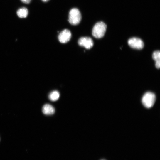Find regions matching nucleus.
Instances as JSON below:
<instances>
[{"instance_id": "nucleus-1", "label": "nucleus", "mask_w": 160, "mask_h": 160, "mask_svg": "<svg viewBox=\"0 0 160 160\" xmlns=\"http://www.w3.org/2000/svg\"><path fill=\"white\" fill-rule=\"evenodd\" d=\"M107 26L102 22H100L96 23L94 26L92 31L93 37L97 38H102L106 33Z\"/></svg>"}, {"instance_id": "nucleus-2", "label": "nucleus", "mask_w": 160, "mask_h": 160, "mask_svg": "<svg viewBox=\"0 0 160 160\" xmlns=\"http://www.w3.org/2000/svg\"><path fill=\"white\" fill-rule=\"evenodd\" d=\"M68 21L72 25H76L80 22L82 16L79 10L77 8H73L70 11L69 14Z\"/></svg>"}, {"instance_id": "nucleus-3", "label": "nucleus", "mask_w": 160, "mask_h": 160, "mask_svg": "<svg viewBox=\"0 0 160 160\" xmlns=\"http://www.w3.org/2000/svg\"><path fill=\"white\" fill-rule=\"evenodd\" d=\"M155 101V95L151 92L146 93L143 96L142 100L143 105L147 108H150L152 107Z\"/></svg>"}, {"instance_id": "nucleus-4", "label": "nucleus", "mask_w": 160, "mask_h": 160, "mask_svg": "<svg viewBox=\"0 0 160 160\" xmlns=\"http://www.w3.org/2000/svg\"><path fill=\"white\" fill-rule=\"evenodd\" d=\"M128 43L131 48L138 50L142 49L144 46V43L142 41L137 38H130L128 41Z\"/></svg>"}, {"instance_id": "nucleus-5", "label": "nucleus", "mask_w": 160, "mask_h": 160, "mask_svg": "<svg viewBox=\"0 0 160 160\" xmlns=\"http://www.w3.org/2000/svg\"><path fill=\"white\" fill-rule=\"evenodd\" d=\"M72 36L71 31L68 29H64L59 34L58 39L60 42L65 43L69 42Z\"/></svg>"}, {"instance_id": "nucleus-6", "label": "nucleus", "mask_w": 160, "mask_h": 160, "mask_svg": "<svg viewBox=\"0 0 160 160\" xmlns=\"http://www.w3.org/2000/svg\"><path fill=\"white\" fill-rule=\"evenodd\" d=\"M78 43L79 45L88 49L91 48L93 46L92 40L88 37L80 38L78 40Z\"/></svg>"}, {"instance_id": "nucleus-7", "label": "nucleus", "mask_w": 160, "mask_h": 160, "mask_svg": "<svg viewBox=\"0 0 160 160\" xmlns=\"http://www.w3.org/2000/svg\"><path fill=\"white\" fill-rule=\"evenodd\" d=\"M43 113L46 115H51L53 114L55 112L54 107L51 105L47 104L44 105L42 108Z\"/></svg>"}, {"instance_id": "nucleus-8", "label": "nucleus", "mask_w": 160, "mask_h": 160, "mask_svg": "<svg viewBox=\"0 0 160 160\" xmlns=\"http://www.w3.org/2000/svg\"><path fill=\"white\" fill-rule=\"evenodd\" d=\"M152 58L155 61L156 67L158 69L160 67V52L159 51H154L153 54Z\"/></svg>"}, {"instance_id": "nucleus-9", "label": "nucleus", "mask_w": 160, "mask_h": 160, "mask_svg": "<svg viewBox=\"0 0 160 160\" xmlns=\"http://www.w3.org/2000/svg\"><path fill=\"white\" fill-rule=\"evenodd\" d=\"M18 16L21 18H24L27 17L28 14V9L25 8H23L19 9L17 11Z\"/></svg>"}, {"instance_id": "nucleus-10", "label": "nucleus", "mask_w": 160, "mask_h": 160, "mask_svg": "<svg viewBox=\"0 0 160 160\" xmlns=\"http://www.w3.org/2000/svg\"><path fill=\"white\" fill-rule=\"evenodd\" d=\"M60 97V93L58 91L55 90L51 92L49 95V98L52 101L57 100Z\"/></svg>"}, {"instance_id": "nucleus-11", "label": "nucleus", "mask_w": 160, "mask_h": 160, "mask_svg": "<svg viewBox=\"0 0 160 160\" xmlns=\"http://www.w3.org/2000/svg\"><path fill=\"white\" fill-rule=\"evenodd\" d=\"M31 1V0H21V1L22 2L26 4H29L30 2Z\"/></svg>"}, {"instance_id": "nucleus-12", "label": "nucleus", "mask_w": 160, "mask_h": 160, "mask_svg": "<svg viewBox=\"0 0 160 160\" xmlns=\"http://www.w3.org/2000/svg\"><path fill=\"white\" fill-rule=\"evenodd\" d=\"M49 1V0H42V1L44 2H47Z\"/></svg>"}, {"instance_id": "nucleus-13", "label": "nucleus", "mask_w": 160, "mask_h": 160, "mask_svg": "<svg viewBox=\"0 0 160 160\" xmlns=\"http://www.w3.org/2000/svg\"><path fill=\"white\" fill-rule=\"evenodd\" d=\"M104 160V159H102V160Z\"/></svg>"}]
</instances>
